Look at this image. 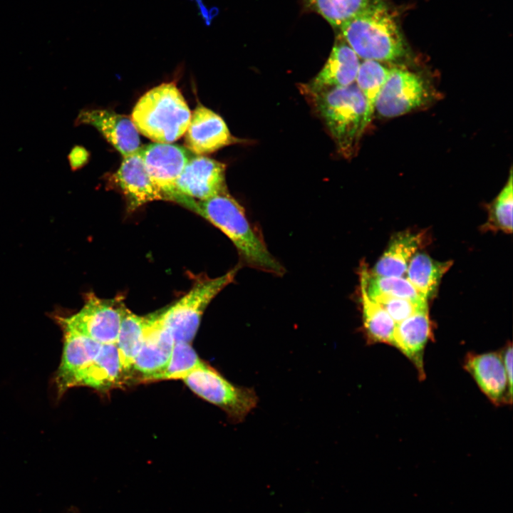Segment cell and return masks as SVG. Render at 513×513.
I'll list each match as a JSON object with an SVG mask.
<instances>
[{"mask_svg": "<svg viewBox=\"0 0 513 513\" xmlns=\"http://www.w3.org/2000/svg\"><path fill=\"white\" fill-rule=\"evenodd\" d=\"M185 207L220 229L236 247L242 264L278 276L285 273L252 227L244 208L227 190L204 200L190 199Z\"/></svg>", "mask_w": 513, "mask_h": 513, "instance_id": "1", "label": "cell"}, {"mask_svg": "<svg viewBox=\"0 0 513 513\" xmlns=\"http://www.w3.org/2000/svg\"><path fill=\"white\" fill-rule=\"evenodd\" d=\"M323 120L338 152L346 158L356 153L369 124L365 98L356 83L339 87L302 86Z\"/></svg>", "mask_w": 513, "mask_h": 513, "instance_id": "2", "label": "cell"}, {"mask_svg": "<svg viewBox=\"0 0 513 513\" xmlns=\"http://www.w3.org/2000/svg\"><path fill=\"white\" fill-rule=\"evenodd\" d=\"M339 30L341 36L363 60L393 61L406 54L405 41L397 21L383 0H370Z\"/></svg>", "mask_w": 513, "mask_h": 513, "instance_id": "3", "label": "cell"}, {"mask_svg": "<svg viewBox=\"0 0 513 513\" xmlns=\"http://www.w3.org/2000/svg\"><path fill=\"white\" fill-rule=\"evenodd\" d=\"M191 113L174 83H164L146 92L137 102L132 120L138 132L160 143H170L185 134Z\"/></svg>", "mask_w": 513, "mask_h": 513, "instance_id": "4", "label": "cell"}, {"mask_svg": "<svg viewBox=\"0 0 513 513\" xmlns=\"http://www.w3.org/2000/svg\"><path fill=\"white\" fill-rule=\"evenodd\" d=\"M239 268L236 266L217 278L200 281L178 301L159 311L160 320L172 335L175 343H192L206 308L233 281Z\"/></svg>", "mask_w": 513, "mask_h": 513, "instance_id": "5", "label": "cell"}, {"mask_svg": "<svg viewBox=\"0 0 513 513\" xmlns=\"http://www.w3.org/2000/svg\"><path fill=\"white\" fill-rule=\"evenodd\" d=\"M183 380L199 397L224 410L233 423L243 421L257 405L252 388L233 385L205 363Z\"/></svg>", "mask_w": 513, "mask_h": 513, "instance_id": "6", "label": "cell"}, {"mask_svg": "<svg viewBox=\"0 0 513 513\" xmlns=\"http://www.w3.org/2000/svg\"><path fill=\"white\" fill-rule=\"evenodd\" d=\"M127 309L120 296L100 299L89 293L78 312L68 317H59L58 320L102 345L115 344Z\"/></svg>", "mask_w": 513, "mask_h": 513, "instance_id": "7", "label": "cell"}, {"mask_svg": "<svg viewBox=\"0 0 513 513\" xmlns=\"http://www.w3.org/2000/svg\"><path fill=\"white\" fill-rule=\"evenodd\" d=\"M140 155L152 182L168 200L182 204L187 196L176 188V182L192 152L178 145L155 142L140 147Z\"/></svg>", "mask_w": 513, "mask_h": 513, "instance_id": "8", "label": "cell"}, {"mask_svg": "<svg viewBox=\"0 0 513 513\" xmlns=\"http://www.w3.org/2000/svg\"><path fill=\"white\" fill-rule=\"evenodd\" d=\"M426 97L425 84L420 76L393 68L378 95L375 110L385 118L400 116L420 106Z\"/></svg>", "mask_w": 513, "mask_h": 513, "instance_id": "9", "label": "cell"}, {"mask_svg": "<svg viewBox=\"0 0 513 513\" xmlns=\"http://www.w3.org/2000/svg\"><path fill=\"white\" fill-rule=\"evenodd\" d=\"M147 316L145 335L132 370V377L137 375L141 382H151L165 368L175 344L172 335L160 320L159 312Z\"/></svg>", "mask_w": 513, "mask_h": 513, "instance_id": "10", "label": "cell"}, {"mask_svg": "<svg viewBox=\"0 0 513 513\" xmlns=\"http://www.w3.org/2000/svg\"><path fill=\"white\" fill-rule=\"evenodd\" d=\"M74 125L95 128L123 157L136 152L140 147L139 132L132 119L113 110L83 108L77 115Z\"/></svg>", "mask_w": 513, "mask_h": 513, "instance_id": "11", "label": "cell"}, {"mask_svg": "<svg viewBox=\"0 0 513 513\" xmlns=\"http://www.w3.org/2000/svg\"><path fill=\"white\" fill-rule=\"evenodd\" d=\"M224 164L203 155H192L176 182L177 191L204 200L227 191Z\"/></svg>", "mask_w": 513, "mask_h": 513, "instance_id": "12", "label": "cell"}, {"mask_svg": "<svg viewBox=\"0 0 513 513\" xmlns=\"http://www.w3.org/2000/svg\"><path fill=\"white\" fill-rule=\"evenodd\" d=\"M63 331L61 361L55 376L58 394L73 387L76 377L95 359L102 344L76 329L59 323Z\"/></svg>", "mask_w": 513, "mask_h": 513, "instance_id": "13", "label": "cell"}, {"mask_svg": "<svg viewBox=\"0 0 513 513\" xmlns=\"http://www.w3.org/2000/svg\"><path fill=\"white\" fill-rule=\"evenodd\" d=\"M185 134L187 149L197 155L213 152L240 141L232 135L219 115L200 103L191 113Z\"/></svg>", "mask_w": 513, "mask_h": 513, "instance_id": "14", "label": "cell"}, {"mask_svg": "<svg viewBox=\"0 0 513 513\" xmlns=\"http://www.w3.org/2000/svg\"><path fill=\"white\" fill-rule=\"evenodd\" d=\"M464 367L492 403L496 405L512 403V390L509 386L501 353H469Z\"/></svg>", "mask_w": 513, "mask_h": 513, "instance_id": "15", "label": "cell"}, {"mask_svg": "<svg viewBox=\"0 0 513 513\" xmlns=\"http://www.w3.org/2000/svg\"><path fill=\"white\" fill-rule=\"evenodd\" d=\"M113 179L125 197L129 211H134L152 201L164 200L150 179L139 150L123 157L120 167L113 175Z\"/></svg>", "mask_w": 513, "mask_h": 513, "instance_id": "16", "label": "cell"}, {"mask_svg": "<svg viewBox=\"0 0 513 513\" xmlns=\"http://www.w3.org/2000/svg\"><path fill=\"white\" fill-rule=\"evenodd\" d=\"M430 336L428 306L395 324L393 346L413 363L421 378L425 377L424 351Z\"/></svg>", "mask_w": 513, "mask_h": 513, "instance_id": "17", "label": "cell"}, {"mask_svg": "<svg viewBox=\"0 0 513 513\" xmlns=\"http://www.w3.org/2000/svg\"><path fill=\"white\" fill-rule=\"evenodd\" d=\"M125 380L116 345L104 344L91 363L76 377L73 387L85 385L105 391Z\"/></svg>", "mask_w": 513, "mask_h": 513, "instance_id": "18", "label": "cell"}, {"mask_svg": "<svg viewBox=\"0 0 513 513\" xmlns=\"http://www.w3.org/2000/svg\"><path fill=\"white\" fill-rule=\"evenodd\" d=\"M360 58L340 36L323 67L308 83L314 88L347 86L355 83Z\"/></svg>", "mask_w": 513, "mask_h": 513, "instance_id": "19", "label": "cell"}, {"mask_svg": "<svg viewBox=\"0 0 513 513\" xmlns=\"http://www.w3.org/2000/svg\"><path fill=\"white\" fill-rule=\"evenodd\" d=\"M424 241L421 232L404 231L395 234L370 273L382 276H405L410 259Z\"/></svg>", "mask_w": 513, "mask_h": 513, "instance_id": "20", "label": "cell"}, {"mask_svg": "<svg viewBox=\"0 0 513 513\" xmlns=\"http://www.w3.org/2000/svg\"><path fill=\"white\" fill-rule=\"evenodd\" d=\"M147 325V316H138L127 309L115 343L126 380L132 378L133 363L142 343Z\"/></svg>", "mask_w": 513, "mask_h": 513, "instance_id": "21", "label": "cell"}, {"mask_svg": "<svg viewBox=\"0 0 513 513\" xmlns=\"http://www.w3.org/2000/svg\"><path fill=\"white\" fill-rule=\"evenodd\" d=\"M452 265L451 261H438L423 252H416L410 259L405 277L428 300Z\"/></svg>", "mask_w": 513, "mask_h": 513, "instance_id": "22", "label": "cell"}, {"mask_svg": "<svg viewBox=\"0 0 513 513\" xmlns=\"http://www.w3.org/2000/svg\"><path fill=\"white\" fill-rule=\"evenodd\" d=\"M360 291L363 327L368 341L393 346L395 321L380 304L368 296L361 279Z\"/></svg>", "mask_w": 513, "mask_h": 513, "instance_id": "23", "label": "cell"}, {"mask_svg": "<svg viewBox=\"0 0 513 513\" xmlns=\"http://www.w3.org/2000/svg\"><path fill=\"white\" fill-rule=\"evenodd\" d=\"M360 279L370 299L397 297L415 301H428L405 276H382L372 274L366 266L361 267Z\"/></svg>", "mask_w": 513, "mask_h": 513, "instance_id": "24", "label": "cell"}, {"mask_svg": "<svg viewBox=\"0 0 513 513\" xmlns=\"http://www.w3.org/2000/svg\"><path fill=\"white\" fill-rule=\"evenodd\" d=\"M390 70L381 62L373 60H363L360 64L355 83L366 102L368 123L373 118L377 98Z\"/></svg>", "mask_w": 513, "mask_h": 513, "instance_id": "25", "label": "cell"}, {"mask_svg": "<svg viewBox=\"0 0 513 513\" xmlns=\"http://www.w3.org/2000/svg\"><path fill=\"white\" fill-rule=\"evenodd\" d=\"M370 0H304L306 5L320 14L333 28H340L363 10Z\"/></svg>", "mask_w": 513, "mask_h": 513, "instance_id": "26", "label": "cell"}, {"mask_svg": "<svg viewBox=\"0 0 513 513\" xmlns=\"http://www.w3.org/2000/svg\"><path fill=\"white\" fill-rule=\"evenodd\" d=\"M204 363L200 358L191 343L175 342L171 356L165 368L151 381L184 379L202 367Z\"/></svg>", "mask_w": 513, "mask_h": 513, "instance_id": "27", "label": "cell"}, {"mask_svg": "<svg viewBox=\"0 0 513 513\" xmlns=\"http://www.w3.org/2000/svg\"><path fill=\"white\" fill-rule=\"evenodd\" d=\"M512 206L513 187L511 170L506 185L489 207L485 227L489 229L511 234L512 232Z\"/></svg>", "mask_w": 513, "mask_h": 513, "instance_id": "28", "label": "cell"}, {"mask_svg": "<svg viewBox=\"0 0 513 513\" xmlns=\"http://www.w3.org/2000/svg\"><path fill=\"white\" fill-rule=\"evenodd\" d=\"M371 299L385 310L395 324L428 306V301H415L404 298L381 296Z\"/></svg>", "mask_w": 513, "mask_h": 513, "instance_id": "29", "label": "cell"}, {"mask_svg": "<svg viewBox=\"0 0 513 513\" xmlns=\"http://www.w3.org/2000/svg\"><path fill=\"white\" fill-rule=\"evenodd\" d=\"M89 157V152L84 147L74 145L67 156L71 170L76 171L85 166L88 162Z\"/></svg>", "mask_w": 513, "mask_h": 513, "instance_id": "30", "label": "cell"}, {"mask_svg": "<svg viewBox=\"0 0 513 513\" xmlns=\"http://www.w3.org/2000/svg\"><path fill=\"white\" fill-rule=\"evenodd\" d=\"M512 344H507L501 353L504 367L505 369L509 386L512 390Z\"/></svg>", "mask_w": 513, "mask_h": 513, "instance_id": "31", "label": "cell"}]
</instances>
